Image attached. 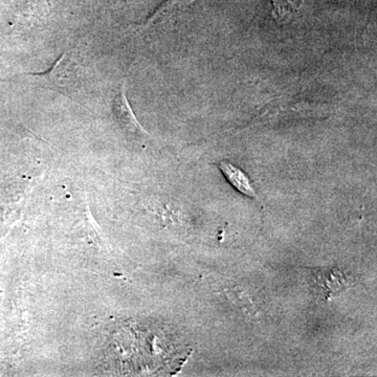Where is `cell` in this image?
<instances>
[{
    "label": "cell",
    "instance_id": "cell-3",
    "mask_svg": "<svg viewBox=\"0 0 377 377\" xmlns=\"http://www.w3.org/2000/svg\"><path fill=\"white\" fill-rule=\"evenodd\" d=\"M219 168L222 173L226 176V180L235 189L238 190L239 192H241L244 195L248 196V197H256V192H255L250 180H248V176L245 175L243 170L235 167L234 165L228 162L220 163Z\"/></svg>",
    "mask_w": 377,
    "mask_h": 377
},
{
    "label": "cell",
    "instance_id": "cell-6",
    "mask_svg": "<svg viewBox=\"0 0 377 377\" xmlns=\"http://www.w3.org/2000/svg\"><path fill=\"white\" fill-rule=\"evenodd\" d=\"M189 1H191V0H167L162 8H161L160 10L154 14V16L152 17L151 21L160 18L163 14H167V13L171 12L172 8H175V6H182V4H187V2Z\"/></svg>",
    "mask_w": 377,
    "mask_h": 377
},
{
    "label": "cell",
    "instance_id": "cell-4",
    "mask_svg": "<svg viewBox=\"0 0 377 377\" xmlns=\"http://www.w3.org/2000/svg\"><path fill=\"white\" fill-rule=\"evenodd\" d=\"M65 57H66V54H62L54 63L51 71L42 74V75L37 74L40 77L45 78L52 85L54 84V88H58L59 87L60 91L61 87H67L66 85L71 84V82H73V80H71L74 77L73 73L69 71V63L66 62Z\"/></svg>",
    "mask_w": 377,
    "mask_h": 377
},
{
    "label": "cell",
    "instance_id": "cell-1",
    "mask_svg": "<svg viewBox=\"0 0 377 377\" xmlns=\"http://www.w3.org/2000/svg\"><path fill=\"white\" fill-rule=\"evenodd\" d=\"M313 286L323 296L324 300L341 293L350 286L347 274L337 269H315L311 272Z\"/></svg>",
    "mask_w": 377,
    "mask_h": 377
},
{
    "label": "cell",
    "instance_id": "cell-5",
    "mask_svg": "<svg viewBox=\"0 0 377 377\" xmlns=\"http://www.w3.org/2000/svg\"><path fill=\"white\" fill-rule=\"evenodd\" d=\"M302 4L303 0H274V10L280 16L295 12Z\"/></svg>",
    "mask_w": 377,
    "mask_h": 377
},
{
    "label": "cell",
    "instance_id": "cell-2",
    "mask_svg": "<svg viewBox=\"0 0 377 377\" xmlns=\"http://www.w3.org/2000/svg\"><path fill=\"white\" fill-rule=\"evenodd\" d=\"M112 113L122 129L132 134H146L145 130L139 125V121L135 117L129 102L127 101L124 85H122L121 89L113 100Z\"/></svg>",
    "mask_w": 377,
    "mask_h": 377
}]
</instances>
